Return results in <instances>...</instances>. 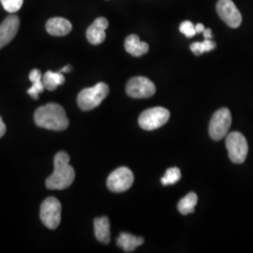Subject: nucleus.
<instances>
[{"mask_svg": "<svg viewBox=\"0 0 253 253\" xmlns=\"http://www.w3.org/2000/svg\"><path fill=\"white\" fill-rule=\"evenodd\" d=\"M54 172L46 179V187L49 190H65L73 184L75 171L70 165V156L65 152H58L54 156Z\"/></svg>", "mask_w": 253, "mask_h": 253, "instance_id": "f257e3e1", "label": "nucleus"}, {"mask_svg": "<svg viewBox=\"0 0 253 253\" xmlns=\"http://www.w3.org/2000/svg\"><path fill=\"white\" fill-rule=\"evenodd\" d=\"M34 120L38 126L51 130H64L69 126V119L63 107L56 103H48L37 109Z\"/></svg>", "mask_w": 253, "mask_h": 253, "instance_id": "f03ea898", "label": "nucleus"}, {"mask_svg": "<svg viewBox=\"0 0 253 253\" xmlns=\"http://www.w3.org/2000/svg\"><path fill=\"white\" fill-rule=\"evenodd\" d=\"M109 94V86L105 83H99L93 87L84 88L77 97L78 106L83 111H90L100 105Z\"/></svg>", "mask_w": 253, "mask_h": 253, "instance_id": "7ed1b4c3", "label": "nucleus"}, {"mask_svg": "<svg viewBox=\"0 0 253 253\" xmlns=\"http://www.w3.org/2000/svg\"><path fill=\"white\" fill-rule=\"evenodd\" d=\"M61 204L54 197H48L41 207L40 217L42 223L48 229L54 230L59 226L61 221Z\"/></svg>", "mask_w": 253, "mask_h": 253, "instance_id": "20e7f679", "label": "nucleus"}, {"mask_svg": "<svg viewBox=\"0 0 253 253\" xmlns=\"http://www.w3.org/2000/svg\"><path fill=\"white\" fill-rule=\"evenodd\" d=\"M226 148L230 160L236 164H241L245 162L249 152V145L245 136L234 131L226 137Z\"/></svg>", "mask_w": 253, "mask_h": 253, "instance_id": "39448f33", "label": "nucleus"}, {"mask_svg": "<svg viewBox=\"0 0 253 253\" xmlns=\"http://www.w3.org/2000/svg\"><path fill=\"white\" fill-rule=\"evenodd\" d=\"M232 124V115L227 108L219 109L210 120L209 135L215 140L219 141L227 135Z\"/></svg>", "mask_w": 253, "mask_h": 253, "instance_id": "423d86ee", "label": "nucleus"}, {"mask_svg": "<svg viewBox=\"0 0 253 253\" xmlns=\"http://www.w3.org/2000/svg\"><path fill=\"white\" fill-rule=\"evenodd\" d=\"M170 118V112L163 107L147 109L139 117V125L145 130H154L165 125Z\"/></svg>", "mask_w": 253, "mask_h": 253, "instance_id": "0eeeda50", "label": "nucleus"}, {"mask_svg": "<svg viewBox=\"0 0 253 253\" xmlns=\"http://www.w3.org/2000/svg\"><path fill=\"white\" fill-rule=\"evenodd\" d=\"M127 96L133 99H146L152 97L156 92L153 82L146 77H133L127 82L126 86Z\"/></svg>", "mask_w": 253, "mask_h": 253, "instance_id": "6e6552de", "label": "nucleus"}, {"mask_svg": "<svg viewBox=\"0 0 253 253\" xmlns=\"http://www.w3.org/2000/svg\"><path fill=\"white\" fill-rule=\"evenodd\" d=\"M134 181L132 172L126 167H119L109 175L107 187L113 192H124L128 190Z\"/></svg>", "mask_w": 253, "mask_h": 253, "instance_id": "1a4fd4ad", "label": "nucleus"}, {"mask_svg": "<svg viewBox=\"0 0 253 253\" xmlns=\"http://www.w3.org/2000/svg\"><path fill=\"white\" fill-rule=\"evenodd\" d=\"M216 9L218 16L228 27L237 28L241 25L242 15L232 0H218Z\"/></svg>", "mask_w": 253, "mask_h": 253, "instance_id": "9d476101", "label": "nucleus"}, {"mask_svg": "<svg viewBox=\"0 0 253 253\" xmlns=\"http://www.w3.org/2000/svg\"><path fill=\"white\" fill-rule=\"evenodd\" d=\"M20 19L17 15L11 14L0 25V49L9 44L18 32Z\"/></svg>", "mask_w": 253, "mask_h": 253, "instance_id": "9b49d317", "label": "nucleus"}, {"mask_svg": "<svg viewBox=\"0 0 253 253\" xmlns=\"http://www.w3.org/2000/svg\"><path fill=\"white\" fill-rule=\"evenodd\" d=\"M108 20L104 17L96 19L86 30V39L93 45H99L106 39L105 30L108 27Z\"/></svg>", "mask_w": 253, "mask_h": 253, "instance_id": "f8f14e48", "label": "nucleus"}, {"mask_svg": "<svg viewBox=\"0 0 253 253\" xmlns=\"http://www.w3.org/2000/svg\"><path fill=\"white\" fill-rule=\"evenodd\" d=\"M72 23L62 17H53L49 19L46 23V30L52 36H66L72 31Z\"/></svg>", "mask_w": 253, "mask_h": 253, "instance_id": "ddd939ff", "label": "nucleus"}, {"mask_svg": "<svg viewBox=\"0 0 253 253\" xmlns=\"http://www.w3.org/2000/svg\"><path fill=\"white\" fill-rule=\"evenodd\" d=\"M125 49L126 52L133 56H142L149 51V45L146 42L140 41V38L132 34L126 38L125 41Z\"/></svg>", "mask_w": 253, "mask_h": 253, "instance_id": "4468645a", "label": "nucleus"}, {"mask_svg": "<svg viewBox=\"0 0 253 253\" xmlns=\"http://www.w3.org/2000/svg\"><path fill=\"white\" fill-rule=\"evenodd\" d=\"M145 239L141 236L121 233L118 238V246L121 248L125 253H132L138 247L144 244Z\"/></svg>", "mask_w": 253, "mask_h": 253, "instance_id": "2eb2a0df", "label": "nucleus"}, {"mask_svg": "<svg viewBox=\"0 0 253 253\" xmlns=\"http://www.w3.org/2000/svg\"><path fill=\"white\" fill-rule=\"evenodd\" d=\"M94 231L96 238L104 244H108L111 239L110 221L107 217H97L94 220Z\"/></svg>", "mask_w": 253, "mask_h": 253, "instance_id": "dca6fc26", "label": "nucleus"}, {"mask_svg": "<svg viewBox=\"0 0 253 253\" xmlns=\"http://www.w3.org/2000/svg\"><path fill=\"white\" fill-rule=\"evenodd\" d=\"M29 80L32 82V86L27 90V94L34 100H38L39 95L45 89L43 82H42V74L40 70L34 69L29 73Z\"/></svg>", "mask_w": 253, "mask_h": 253, "instance_id": "f3484780", "label": "nucleus"}, {"mask_svg": "<svg viewBox=\"0 0 253 253\" xmlns=\"http://www.w3.org/2000/svg\"><path fill=\"white\" fill-rule=\"evenodd\" d=\"M42 82L45 89L54 91L57 88V86L63 84L65 83V77L63 74L59 72L54 73L48 71L44 73V75H42Z\"/></svg>", "mask_w": 253, "mask_h": 253, "instance_id": "a211bd4d", "label": "nucleus"}, {"mask_svg": "<svg viewBox=\"0 0 253 253\" xmlns=\"http://www.w3.org/2000/svg\"><path fill=\"white\" fill-rule=\"evenodd\" d=\"M198 202V197L196 193L190 192L178 203V210L182 215H189L194 212L195 207Z\"/></svg>", "mask_w": 253, "mask_h": 253, "instance_id": "6ab92c4d", "label": "nucleus"}, {"mask_svg": "<svg viewBox=\"0 0 253 253\" xmlns=\"http://www.w3.org/2000/svg\"><path fill=\"white\" fill-rule=\"evenodd\" d=\"M215 48H216V42L208 39H206L202 42H193L190 45V50L195 55H201L206 52H210Z\"/></svg>", "mask_w": 253, "mask_h": 253, "instance_id": "aec40b11", "label": "nucleus"}, {"mask_svg": "<svg viewBox=\"0 0 253 253\" xmlns=\"http://www.w3.org/2000/svg\"><path fill=\"white\" fill-rule=\"evenodd\" d=\"M181 178L180 170L176 167H172L168 169L164 176L162 178V184L163 186H169V185H173L177 181H179Z\"/></svg>", "mask_w": 253, "mask_h": 253, "instance_id": "412c9836", "label": "nucleus"}, {"mask_svg": "<svg viewBox=\"0 0 253 253\" xmlns=\"http://www.w3.org/2000/svg\"><path fill=\"white\" fill-rule=\"evenodd\" d=\"M5 10L9 13H15L22 8L24 0H0Z\"/></svg>", "mask_w": 253, "mask_h": 253, "instance_id": "4be33fe9", "label": "nucleus"}, {"mask_svg": "<svg viewBox=\"0 0 253 253\" xmlns=\"http://www.w3.org/2000/svg\"><path fill=\"white\" fill-rule=\"evenodd\" d=\"M179 30L187 38H192L196 35L195 26L190 21H184L183 23H181Z\"/></svg>", "mask_w": 253, "mask_h": 253, "instance_id": "5701e85b", "label": "nucleus"}, {"mask_svg": "<svg viewBox=\"0 0 253 253\" xmlns=\"http://www.w3.org/2000/svg\"><path fill=\"white\" fill-rule=\"evenodd\" d=\"M6 130H7L6 125H5V123L3 122L2 118L0 117V138L6 133Z\"/></svg>", "mask_w": 253, "mask_h": 253, "instance_id": "b1692460", "label": "nucleus"}, {"mask_svg": "<svg viewBox=\"0 0 253 253\" xmlns=\"http://www.w3.org/2000/svg\"><path fill=\"white\" fill-rule=\"evenodd\" d=\"M204 37H205V39L212 40V38H213L212 30L210 28H205V30H204Z\"/></svg>", "mask_w": 253, "mask_h": 253, "instance_id": "393cba45", "label": "nucleus"}, {"mask_svg": "<svg viewBox=\"0 0 253 253\" xmlns=\"http://www.w3.org/2000/svg\"><path fill=\"white\" fill-rule=\"evenodd\" d=\"M205 26L203 25V24H197L196 26H195V29H196V33H202V32H204V30H205Z\"/></svg>", "mask_w": 253, "mask_h": 253, "instance_id": "a878e982", "label": "nucleus"}, {"mask_svg": "<svg viewBox=\"0 0 253 253\" xmlns=\"http://www.w3.org/2000/svg\"><path fill=\"white\" fill-rule=\"evenodd\" d=\"M71 71H72V67L71 66H66V67H64L62 70L59 71V73H70Z\"/></svg>", "mask_w": 253, "mask_h": 253, "instance_id": "bb28decb", "label": "nucleus"}]
</instances>
